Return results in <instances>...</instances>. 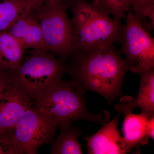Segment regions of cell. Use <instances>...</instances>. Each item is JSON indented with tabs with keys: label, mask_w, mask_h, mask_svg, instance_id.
Wrapping results in <instances>:
<instances>
[{
	"label": "cell",
	"mask_w": 154,
	"mask_h": 154,
	"mask_svg": "<svg viewBox=\"0 0 154 154\" xmlns=\"http://www.w3.org/2000/svg\"><path fill=\"white\" fill-rule=\"evenodd\" d=\"M67 73L80 94L92 91L102 96L108 105L123 95L122 85L129 66L113 45L95 48L67 60Z\"/></svg>",
	"instance_id": "1"
},
{
	"label": "cell",
	"mask_w": 154,
	"mask_h": 154,
	"mask_svg": "<svg viewBox=\"0 0 154 154\" xmlns=\"http://www.w3.org/2000/svg\"><path fill=\"white\" fill-rule=\"evenodd\" d=\"M69 8L75 32L73 57L84 55L91 50L119 41L123 27L122 21L113 19L86 0H72Z\"/></svg>",
	"instance_id": "2"
},
{
	"label": "cell",
	"mask_w": 154,
	"mask_h": 154,
	"mask_svg": "<svg viewBox=\"0 0 154 154\" xmlns=\"http://www.w3.org/2000/svg\"><path fill=\"white\" fill-rule=\"evenodd\" d=\"M85 95L75 89L70 81H61L38 98L35 105L49 116L58 126L86 120L104 125L110 121L106 110L93 113L88 110Z\"/></svg>",
	"instance_id": "3"
},
{
	"label": "cell",
	"mask_w": 154,
	"mask_h": 154,
	"mask_svg": "<svg viewBox=\"0 0 154 154\" xmlns=\"http://www.w3.org/2000/svg\"><path fill=\"white\" fill-rule=\"evenodd\" d=\"M67 70V62L47 50H32L19 68L11 71L15 83L35 102L62 81Z\"/></svg>",
	"instance_id": "4"
},
{
	"label": "cell",
	"mask_w": 154,
	"mask_h": 154,
	"mask_svg": "<svg viewBox=\"0 0 154 154\" xmlns=\"http://www.w3.org/2000/svg\"><path fill=\"white\" fill-rule=\"evenodd\" d=\"M69 5L53 0L33 8L38 16L47 50L66 62L75 54L74 30L67 11Z\"/></svg>",
	"instance_id": "5"
},
{
	"label": "cell",
	"mask_w": 154,
	"mask_h": 154,
	"mask_svg": "<svg viewBox=\"0 0 154 154\" xmlns=\"http://www.w3.org/2000/svg\"><path fill=\"white\" fill-rule=\"evenodd\" d=\"M125 24L119 41L121 51L134 73L154 68V38L142 26L131 9L127 12Z\"/></svg>",
	"instance_id": "6"
},
{
	"label": "cell",
	"mask_w": 154,
	"mask_h": 154,
	"mask_svg": "<svg viewBox=\"0 0 154 154\" xmlns=\"http://www.w3.org/2000/svg\"><path fill=\"white\" fill-rule=\"evenodd\" d=\"M58 125L35 104L25 112L13 129L20 154H36L41 146L51 144Z\"/></svg>",
	"instance_id": "7"
},
{
	"label": "cell",
	"mask_w": 154,
	"mask_h": 154,
	"mask_svg": "<svg viewBox=\"0 0 154 154\" xmlns=\"http://www.w3.org/2000/svg\"><path fill=\"white\" fill-rule=\"evenodd\" d=\"M35 101L15 82L0 96V134L12 132Z\"/></svg>",
	"instance_id": "8"
},
{
	"label": "cell",
	"mask_w": 154,
	"mask_h": 154,
	"mask_svg": "<svg viewBox=\"0 0 154 154\" xmlns=\"http://www.w3.org/2000/svg\"><path fill=\"white\" fill-rule=\"evenodd\" d=\"M25 50H47L36 12L33 9L22 13L7 30Z\"/></svg>",
	"instance_id": "9"
},
{
	"label": "cell",
	"mask_w": 154,
	"mask_h": 154,
	"mask_svg": "<svg viewBox=\"0 0 154 154\" xmlns=\"http://www.w3.org/2000/svg\"><path fill=\"white\" fill-rule=\"evenodd\" d=\"M119 119L117 114L96 133L86 138L88 154H125L131 152L119 131Z\"/></svg>",
	"instance_id": "10"
},
{
	"label": "cell",
	"mask_w": 154,
	"mask_h": 154,
	"mask_svg": "<svg viewBox=\"0 0 154 154\" xmlns=\"http://www.w3.org/2000/svg\"><path fill=\"white\" fill-rule=\"evenodd\" d=\"M140 85L136 97L126 103H116V109L119 113L125 114L139 108L140 113L149 118L154 116V68L138 74Z\"/></svg>",
	"instance_id": "11"
},
{
	"label": "cell",
	"mask_w": 154,
	"mask_h": 154,
	"mask_svg": "<svg viewBox=\"0 0 154 154\" xmlns=\"http://www.w3.org/2000/svg\"><path fill=\"white\" fill-rule=\"evenodd\" d=\"M125 117L122 126L125 143L131 152L136 147L148 143L149 138L146 132V126L149 119L143 113L134 114L129 112L125 114Z\"/></svg>",
	"instance_id": "12"
},
{
	"label": "cell",
	"mask_w": 154,
	"mask_h": 154,
	"mask_svg": "<svg viewBox=\"0 0 154 154\" xmlns=\"http://www.w3.org/2000/svg\"><path fill=\"white\" fill-rule=\"evenodd\" d=\"M59 133L55 137L49 150L51 154H82L79 138L82 131L74 122L58 126Z\"/></svg>",
	"instance_id": "13"
},
{
	"label": "cell",
	"mask_w": 154,
	"mask_h": 154,
	"mask_svg": "<svg viewBox=\"0 0 154 154\" xmlns=\"http://www.w3.org/2000/svg\"><path fill=\"white\" fill-rule=\"evenodd\" d=\"M26 50L11 34L0 32V69L14 71L20 66Z\"/></svg>",
	"instance_id": "14"
},
{
	"label": "cell",
	"mask_w": 154,
	"mask_h": 154,
	"mask_svg": "<svg viewBox=\"0 0 154 154\" xmlns=\"http://www.w3.org/2000/svg\"><path fill=\"white\" fill-rule=\"evenodd\" d=\"M32 9L24 0H0V32L6 31L22 13Z\"/></svg>",
	"instance_id": "15"
},
{
	"label": "cell",
	"mask_w": 154,
	"mask_h": 154,
	"mask_svg": "<svg viewBox=\"0 0 154 154\" xmlns=\"http://www.w3.org/2000/svg\"><path fill=\"white\" fill-rule=\"evenodd\" d=\"M131 9L142 26L149 32L154 28V0H130Z\"/></svg>",
	"instance_id": "16"
},
{
	"label": "cell",
	"mask_w": 154,
	"mask_h": 154,
	"mask_svg": "<svg viewBox=\"0 0 154 154\" xmlns=\"http://www.w3.org/2000/svg\"><path fill=\"white\" fill-rule=\"evenodd\" d=\"M91 2L118 21L124 19L127 12L131 9L130 0H92Z\"/></svg>",
	"instance_id": "17"
},
{
	"label": "cell",
	"mask_w": 154,
	"mask_h": 154,
	"mask_svg": "<svg viewBox=\"0 0 154 154\" xmlns=\"http://www.w3.org/2000/svg\"><path fill=\"white\" fill-rule=\"evenodd\" d=\"M0 154H20L12 133L0 134Z\"/></svg>",
	"instance_id": "18"
},
{
	"label": "cell",
	"mask_w": 154,
	"mask_h": 154,
	"mask_svg": "<svg viewBox=\"0 0 154 154\" xmlns=\"http://www.w3.org/2000/svg\"><path fill=\"white\" fill-rule=\"evenodd\" d=\"M14 82L11 71L0 69V96Z\"/></svg>",
	"instance_id": "19"
},
{
	"label": "cell",
	"mask_w": 154,
	"mask_h": 154,
	"mask_svg": "<svg viewBox=\"0 0 154 154\" xmlns=\"http://www.w3.org/2000/svg\"><path fill=\"white\" fill-rule=\"evenodd\" d=\"M146 132L148 137L154 140V116L149 118L146 126Z\"/></svg>",
	"instance_id": "20"
},
{
	"label": "cell",
	"mask_w": 154,
	"mask_h": 154,
	"mask_svg": "<svg viewBox=\"0 0 154 154\" xmlns=\"http://www.w3.org/2000/svg\"><path fill=\"white\" fill-rule=\"evenodd\" d=\"M27 3L31 8L33 9L36 6L42 3L46 2L48 1H53V0H24ZM60 1H64L70 4L72 0H60Z\"/></svg>",
	"instance_id": "21"
},
{
	"label": "cell",
	"mask_w": 154,
	"mask_h": 154,
	"mask_svg": "<svg viewBox=\"0 0 154 154\" xmlns=\"http://www.w3.org/2000/svg\"><path fill=\"white\" fill-rule=\"evenodd\" d=\"M91 2H92V0H91Z\"/></svg>",
	"instance_id": "22"
}]
</instances>
